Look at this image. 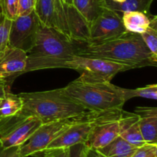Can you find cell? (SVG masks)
<instances>
[{
    "mask_svg": "<svg viewBox=\"0 0 157 157\" xmlns=\"http://www.w3.org/2000/svg\"><path fill=\"white\" fill-rule=\"evenodd\" d=\"M20 147L4 148L0 144V157H19L18 151Z\"/></svg>",
    "mask_w": 157,
    "mask_h": 157,
    "instance_id": "cell-29",
    "label": "cell"
},
{
    "mask_svg": "<svg viewBox=\"0 0 157 157\" xmlns=\"http://www.w3.org/2000/svg\"><path fill=\"white\" fill-rule=\"evenodd\" d=\"M75 55L107 60L131 66L133 69L157 64L154 56L140 34L127 32L117 38L100 44H77Z\"/></svg>",
    "mask_w": 157,
    "mask_h": 157,
    "instance_id": "cell-1",
    "label": "cell"
},
{
    "mask_svg": "<svg viewBox=\"0 0 157 157\" xmlns=\"http://www.w3.org/2000/svg\"><path fill=\"white\" fill-rule=\"evenodd\" d=\"M127 32L122 21V15L106 8L105 10L90 23V38L87 44L107 42L122 36Z\"/></svg>",
    "mask_w": 157,
    "mask_h": 157,
    "instance_id": "cell-10",
    "label": "cell"
},
{
    "mask_svg": "<svg viewBox=\"0 0 157 157\" xmlns=\"http://www.w3.org/2000/svg\"><path fill=\"white\" fill-rule=\"evenodd\" d=\"M120 136L136 147L147 144L141 135L139 127V117L137 114L123 110L121 119Z\"/></svg>",
    "mask_w": 157,
    "mask_h": 157,
    "instance_id": "cell-15",
    "label": "cell"
},
{
    "mask_svg": "<svg viewBox=\"0 0 157 157\" xmlns=\"http://www.w3.org/2000/svg\"><path fill=\"white\" fill-rule=\"evenodd\" d=\"M42 124L37 117L21 110L0 117V144L4 148L21 147Z\"/></svg>",
    "mask_w": 157,
    "mask_h": 157,
    "instance_id": "cell-6",
    "label": "cell"
},
{
    "mask_svg": "<svg viewBox=\"0 0 157 157\" xmlns=\"http://www.w3.org/2000/svg\"><path fill=\"white\" fill-rule=\"evenodd\" d=\"M18 95L22 101L21 110L37 117L42 124L69 119L90 112L73 101L64 87Z\"/></svg>",
    "mask_w": 157,
    "mask_h": 157,
    "instance_id": "cell-4",
    "label": "cell"
},
{
    "mask_svg": "<svg viewBox=\"0 0 157 157\" xmlns=\"http://www.w3.org/2000/svg\"><path fill=\"white\" fill-rule=\"evenodd\" d=\"M78 117L41 124L31 137L19 147V157L33 156L44 151L49 144L70 127Z\"/></svg>",
    "mask_w": 157,
    "mask_h": 157,
    "instance_id": "cell-9",
    "label": "cell"
},
{
    "mask_svg": "<svg viewBox=\"0 0 157 157\" xmlns=\"http://www.w3.org/2000/svg\"><path fill=\"white\" fill-rule=\"evenodd\" d=\"M86 157H107L105 155L103 154L99 150H94V149L89 148L87 150V156Z\"/></svg>",
    "mask_w": 157,
    "mask_h": 157,
    "instance_id": "cell-32",
    "label": "cell"
},
{
    "mask_svg": "<svg viewBox=\"0 0 157 157\" xmlns=\"http://www.w3.org/2000/svg\"><path fill=\"white\" fill-rule=\"evenodd\" d=\"M141 38L149 50L154 56L157 57V16L150 17V24L148 29L140 34Z\"/></svg>",
    "mask_w": 157,
    "mask_h": 157,
    "instance_id": "cell-23",
    "label": "cell"
},
{
    "mask_svg": "<svg viewBox=\"0 0 157 157\" xmlns=\"http://www.w3.org/2000/svg\"><path fill=\"white\" fill-rule=\"evenodd\" d=\"M122 92L126 102L133 98H144L147 99H157V84H149L136 89H126L122 87Z\"/></svg>",
    "mask_w": 157,
    "mask_h": 157,
    "instance_id": "cell-22",
    "label": "cell"
},
{
    "mask_svg": "<svg viewBox=\"0 0 157 157\" xmlns=\"http://www.w3.org/2000/svg\"><path fill=\"white\" fill-rule=\"evenodd\" d=\"M53 28L77 44H87L90 23L72 4L55 0Z\"/></svg>",
    "mask_w": 157,
    "mask_h": 157,
    "instance_id": "cell-5",
    "label": "cell"
},
{
    "mask_svg": "<svg viewBox=\"0 0 157 157\" xmlns=\"http://www.w3.org/2000/svg\"><path fill=\"white\" fill-rule=\"evenodd\" d=\"M89 147L86 144H78L68 148V157H86Z\"/></svg>",
    "mask_w": 157,
    "mask_h": 157,
    "instance_id": "cell-27",
    "label": "cell"
},
{
    "mask_svg": "<svg viewBox=\"0 0 157 157\" xmlns=\"http://www.w3.org/2000/svg\"><path fill=\"white\" fill-rule=\"evenodd\" d=\"M96 112H88L81 115L56 139L54 140L45 150L69 148L78 144H86L92 130Z\"/></svg>",
    "mask_w": 157,
    "mask_h": 157,
    "instance_id": "cell-12",
    "label": "cell"
},
{
    "mask_svg": "<svg viewBox=\"0 0 157 157\" xmlns=\"http://www.w3.org/2000/svg\"><path fill=\"white\" fill-rule=\"evenodd\" d=\"M123 110V108H117L96 112L93 127L86 142L89 148L99 150L120 136Z\"/></svg>",
    "mask_w": 157,
    "mask_h": 157,
    "instance_id": "cell-8",
    "label": "cell"
},
{
    "mask_svg": "<svg viewBox=\"0 0 157 157\" xmlns=\"http://www.w3.org/2000/svg\"><path fill=\"white\" fill-rule=\"evenodd\" d=\"M61 68L73 69L79 71L81 75L107 81H111L112 78L120 72L133 69L131 66L127 64L78 55H73L63 61Z\"/></svg>",
    "mask_w": 157,
    "mask_h": 157,
    "instance_id": "cell-7",
    "label": "cell"
},
{
    "mask_svg": "<svg viewBox=\"0 0 157 157\" xmlns=\"http://www.w3.org/2000/svg\"><path fill=\"white\" fill-rule=\"evenodd\" d=\"M1 102H2V98H0V104H1Z\"/></svg>",
    "mask_w": 157,
    "mask_h": 157,
    "instance_id": "cell-38",
    "label": "cell"
},
{
    "mask_svg": "<svg viewBox=\"0 0 157 157\" xmlns=\"http://www.w3.org/2000/svg\"><path fill=\"white\" fill-rule=\"evenodd\" d=\"M10 25L11 20L6 18L0 25V56L9 47V35Z\"/></svg>",
    "mask_w": 157,
    "mask_h": 157,
    "instance_id": "cell-25",
    "label": "cell"
},
{
    "mask_svg": "<svg viewBox=\"0 0 157 157\" xmlns=\"http://www.w3.org/2000/svg\"><path fill=\"white\" fill-rule=\"evenodd\" d=\"M35 0H18V16L29 14L34 10Z\"/></svg>",
    "mask_w": 157,
    "mask_h": 157,
    "instance_id": "cell-28",
    "label": "cell"
},
{
    "mask_svg": "<svg viewBox=\"0 0 157 157\" xmlns=\"http://www.w3.org/2000/svg\"></svg>",
    "mask_w": 157,
    "mask_h": 157,
    "instance_id": "cell-39",
    "label": "cell"
},
{
    "mask_svg": "<svg viewBox=\"0 0 157 157\" xmlns=\"http://www.w3.org/2000/svg\"><path fill=\"white\" fill-rule=\"evenodd\" d=\"M55 0H35L34 12L41 24L53 28Z\"/></svg>",
    "mask_w": 157,
    "mask_h": 157,
    "instance_id": "cell-20",
    "label": "cell"
},
{
    "mask_svg": "<svg viewBox=\"0 0 157 157\" xmlns=\"http://www.w3.org/2000/svg\"><path fill=\"white\" fill-rule=\"evenodd\" d=\"M1 11L4 16L13 20L18 16V0H1Z\"/></svg>",
    "mask_w": 157,
    "mask_h": 157,
    "instance_id": "cell-24",
    "label": "cell"
},
{
    "mask_svg": "<svg viewBox=\"0 0 157 157\" xmlns=\"http://www.w3.org/2000/svg\"><path fill=\"white\" fill-rule=\"evenodd\" d=\"M64 90L77 104L90 112L123 108L126 103L122 87L84 75L69 83Z\"/></svg>",
    "mask_w": 157,
    "mask_h": 157,
    "instance_id": "cell-3",
    "label": "cell"
},
{
    "mask_svg": "<svg viewBox=\"0 0 157 157\" xmlns=\"http://www.w3.org/2000/svg\"><path fill=\"white\" fill-rule=\"evenodd\" d=\"M0 4H1V0H0ZM0 11H1V6H0ZM2 12V11H1Z\"/></svg>",
    "mask_w": 157,
    "mask_h": 157,
    "instance_id": "cell-37",
    "label": "cell"
},
{
    "mask_svg": "<svg viewBox=\"0 0 157 157\" xmlns=\"http://www.w3.org/2000/svg\"><path fill=\"white\" fill-rule=\"evenodd\" d=\"M40 23L34 10L27 15H19L11 20L9 47L19 48L27 53L35 43Z\"/></svg>",
    "mask_w": 157,
    "mask_h": 157,
    "instance_id": "cell-11",
    "label": "cell"
},
{
    "mask_svg": "<svg viewBox=\"0 0 157 157\" xmlns=\"http://www.w3.org/2000/svg\"><path fill=\"white\" fill-rule=\"evenodd\" d=\"M150 13H144L138 11H128L122 13V21L127 32L142 34L150 24Z\"/></svg>",
    "mask_w": 157,
    "mask_h": 157,
    "instance_id": "cell-16",
    "label": "cell"
},
{
    "mask_svg": "<svg viewBox=\"0 0 157 157\" xmlns=\"http://www.w3.org/2000/svg\"><path fill=\"white\" fill-rule=\"evenodd\" d=\"M72 5L90 23L107 8L106 0H72Z\"/></svg>",
    "mask_w": 157,
    "mask_h": 157,
    "instance_id": "cell-17",
    "label": "cell"
},
{
    "mask_svg": "<svg viewBox=\"0 0 157 157\" xmlns=\"http://www.w3.org/2000/svg\"><path fill=\"white\" fill-rule=\"evenodd\" d=\"M154 0H125L124 2L117 3L112 0H106L107 7L120 14L128 11H138L149 13L151 5Z\"/></svg>",
    "mask_w": 157,
    "mask_h": 157,
    "instance_id": "cell-19",
    "label": "cell"
},
{
    "mask_svg": "<svg viewBox=\"0 0 157 157\" xmlns=\"http://www.w3.org/2000/svg\"><path fill=\"white\" fill-rule=\"evenodd\" d=\"M5 18H6V17L4 16V15L2 14V12L0 11V25L3 22V21L5 20Z\"/></svg>",
    "mask_w": 157,
    "mask_h": 157,
    "instance_id": "cell-34",
    "label": "cell"
},
{
    "mask_svg": "<svg viewBox=\"0 0 157 157\" xmlns=\"http://www.w3.org/2000/svg\"><path fill=\"white\" fill-rule=\"evenodd\" d=\"M64 2L67 4H72V0H64Z\"/></svg>",
    "mask_w": 157,
    "mask_h": 157,
    "instance_id": "cell-36",
    "label": "cell"
},
{
    "mask_svg": "<svg viewBox=\"0 0 157 157\" xmlns=\"http://www.w3.org/2000/svg\"><path fill=\"white\" fill-rule=\"evenodd\" d=\"M52 157H68V148L52 150Z\"/></svg>",
    "mask_w": 157,
    "mask_h": 157,
    "instance_id": "cell-31",
    "label": "cell"
},
{
    "mask_svg": "<svg viewBox=\"0 0 157 157\" xmlns=\"http://www.w3.org/2000/svg\"><path fill=\"white\" fill-rule=\"evenodd\" d=\"M136 148L119 136L99 151L107 157H131Z\"/></svg>",
    "mask_w": 157,
    "mask_h": 157,
    "instance_id": "cell-18",
    "label": "cell"
},
{
    "mask_svg": "<svg viewBox=\"0 0 157 157\" xmlns=\"http://www.w3.org/2000/svg\"><path fill=\"white\" fill-rule=\"evenodd\" d=\"M27 64V53L15 48L8 47L0 56V79L10 84V79H15L24 73Z\"/></svg>",
    "mask_w": 157,
    "mask_h": 157,
    "instance_id": "cell-13",
    "label": "cell"
},
{
    "mask_svg": "<svg viewBox=\"0 0 157 157\" xmlns=\"http://www.w3.org/2000/svg\"><path fill=\"white\" fill-rule=\"evenodd\" d=\"M134 113L139 117V127L147 144H157V108L138 107Z\"/></svg>",
    "mask_w": 157,
    "mask_h": 157,
    "instance_id": "cell-14",
    "label": "cell"
},
{
    "mask_svg": "<svg viewBox=\"0 0 157 157\" xmlns=\"http://www.w3.org/2000/svg\"><path fill=\"white\" fill-rule=\"evenodd\" d=\"M112 1L115 2H117V3H121V2H124L125 0H112Z\"/></svg>",
    "mask_w": 157,
    "mask_h": 157,
    "instance_id": "cell-35",
    "label": "cell"
},
{
    "mask_svg": "<svg viewBox=\"0 0 157 157\" xmlns=\"http://www.w3.org/2000/svg\"><path fill=\"white\" fill-rule=\"evenodd\" d=\"M33 157H52V150H44L38 154L35 155Z\"/></svg>",
    "mask_w": 157,
    "mask_h": 157,
    "instance_id": "cell-33",
    "label": "cell"
},
{
    "mask_svg": "<svg viewBox=\"0 0 157 157\" xmlns=\"http://www.w3.org/2000/svg\"><path fill=\"white\" fill-rule=\"evenodd\" d=\"M77 43L55 29L40 23L35 43L27 52L24 73L50 68H61V64L75 55Z\"/></svg>",
    "mask_w": 157,
    "mask_h": 157,
    "instance_id": "cell-2",
    "label": "cell"
},
{
    "mask_svg": "<svg viewBox=\"0 0 157 157\" xmlns=\"http://www.w3.org/2000/svg\"><path fill=\"white\" fill-rule=\"evenodd\" d=\"M22 101L18 94H14L9 90L2 98L0 104V117H6L15 114L21 110Z\"/></svg>",
    "mask_w": 157,
    "mask_h": 157,
    "instance_id": "cell-21",
    "label": "cell"
},
{
    "mask_svg": "<svg viewBox=\"0 0 157 157\" xmlns=\"http://www.w3.org/2000/svg\"><path fill=\"white\" fill-rule=\"evenodd\" d=\"M131 157H157V144H145L137 147Z\"/></svg>",
    "mask_w": 157,
    "mask_h": 157,
    "instance_id": "cell-26",
    "label": "cell"
},
{
    "mask_svg": "<svg viewBox=\"0 0 157 157\" xmlns=\"http://www.w3.org/2000/svg\"><path fill=\"white\" fill-rule=\"evenodd\" d=\"M9 84L6 80L0 79V98H3L6 93L9 91Z\"/></svg>",
    "mask_w": 157,
    "mask_h": 157,
    "instance_id": "cell-30",
    "label": "cell"
}]
</instances>
